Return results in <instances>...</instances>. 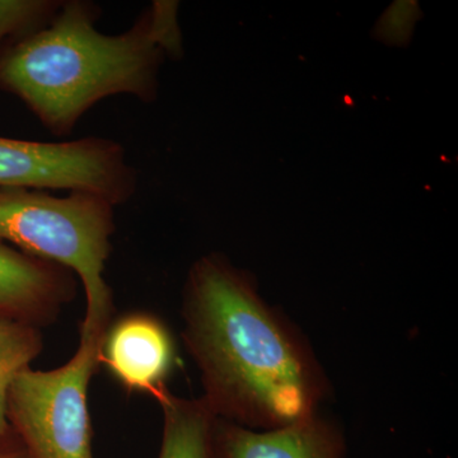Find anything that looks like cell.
<instances>
[{
	"instance_id": "obj_1",
	"label": "cell",
	"mask_w": 458,
	"mask_h": 458,
	"mask_svg": "<svg viewBox=\"0 0 458 458\" xmlns=\"http://www.w3.org/2000/svg\"><path fill=\"white\" fill-rule=\"evenodd\" d=\"M185 348L216 417L254 430L318 414L328 382L311 345L265 303L251 274L219 252L190 267L182 293Z\"/></svg>"
},
{
	"instance_id": "obj_2",
	"label": "cell",
	"mask_w": 458,
	"mask_h": 458,
	"mask_svg": "<svg viewBox=\"0 0 458 458\" xmlns=\"http://www.w3.org/2000/svg\"><path fill=\"white\" fill-rule=\"evenodd\" d=\"M99 17L95 3L63 2L49 25L0 55V90L20 98L55 137H69L111 96L144 104L158 98L165 56L150 35L148 8L120 35L99 32Z\"/></svg>"
},
{
	"instance_id": "obj_3",
	"label": "cell",
	"mask_w": 458,
	"mask_h": 458,
	"mask_svg": "<svg viewBox=\"0 0 458 458\" xmlns=\"http://www.w3.org/2000/svg\"><path fill=\"white\" fill-rule=\"evenodd\" d=\"M114 208L90 192L54 197L45 190L0 188V242L73 271L86 292V311H114L104 273L113 254Z\"/></svg>"
},
{
	"instance_id": "obj_4",
	"label": "cell",
	"mask_w": 458,
	"mask_h": 458,
	"mask_svg": "<svg viewBox=\"0 0 458 458\" xmlns=\"http://www.w3.org/2000/svg\"><path fill=\"white\" fill-rule=\"evenodd\" d=\"M113 313H87L80 346L59 369L21 372L8 391L7 420L30 458H93L89 388L101 367Z\"/></svg>"
},
{
	"instance_id": "obj_5",
	"label": "cell",
	"mask_w": 458,
	"mask_h": 458,
	"mask_svg": "<svg viewBox=\"0 0 458 458\" xmlns=\"http://www.w3.org/2000/svg\"><path fill=\"white\" fill-rule=\"evenodd\" d=\"M0 188L90 192L117 207L134 197L138 174L125 148L107 138L44 143L0 137Z\"/></svg>"
},
{
	"instance_id": "obj_6",
	"label": "cell",
	"mask_w": 458,
	"mask_h": 458,
	"mask_svg": "<svg viewBox=\"0 0 458 458\" xmlns=\"http://www.w3.org/2000/svg\"><path fill=\"white\" fill-rule=\"evenodd\" d=\"M99 358L126 393L153 399L167 388L179 363L171 328L156 313L140 310L111 319Z\"/></svg>"
},
{
	"instance_id": "obj_7",
	"label": "cell",
	"mask_w": 458,
	"mask_h": 458,
	"mask_svg": "<svg viewBox=\"0 0 458 458\" xmlns=\"http://www.w3.org/2000/svg\"><path fill=\"white\" fill-rule=\"evenodd\" d=\"M78 280L62 265L0 242V318L49 327L77 297Z\"/></svg>"
},
{
	"instance_id": "obj_8",
	"label": "cell",
	"mask_w": 458,
	"mask_h": 458,
	"mask_svg": "<svg viewBox=\"0 0 458 458\" xmlns=\"http://www.w3.org/2000/svg\"><path fill=\"white\" fill-rule=\"evenodd\" d=\"M213 445L214 458H346L342 430L318 414L271 430L216 418Z\"/></svg>"
},
{
	"instance_id": "obj_9",
	"label": "cell",
	"mask_w": 458,
	"mask_h": 458,
	"mask_svg": "<svg viewBox=\"0 0 458 458\" xmlns=\"http://www.w3.org/2000/svg\"><path fill=\"white\" fill-rule=\"evenodd\" d=\"M164 418L158 458H214L216 414L199 399H185L165 388L155 397Z\"/></svg>"
},
{
	"instance_id": "obj_10",
	"label": "cell",
	"mask_w": 458,
	"mask_h": 458,
	"mask_svg": "<svg viewBox=\"0 0 458 458\" xmlns=\"http://www.w3.org/2000/svg\"><path fill=\"white\" fill-rule=\"evenodd\" d=\"M44 349L42 328L0 318V443L12 433L7 420L8 391L14 379Z\"/></svg>"
},
{
	"instance_id": "obj_11",
	"label": "cell",
	"mask_w": 458,
	"mask_h": 458,
	"mask_svg": "<svg viewBox=\"0 0 458 458\" xmlns=\"http://www.w3.org/2000/svg\"><path fill=\"white\" fill-rule=\"evenodd\" d=\"M62 3L57 0H0V55L49 25Z\"/></svg>"
},
{
	"instance_id": "obj_12",
	"label": "cell",
	"mask_w": 458,
	"mask_h": 458,
	"mask_svg": "<svg viewBox=\"0 0 458 458\" xmlns=\"http://www.w3.org/2000/svg\"><path fill=\"white\" fill-rule=\"evenodd\" d=\"M421 17L423 12L418 2H394L379 17L372 36L388 47H408Z\"/></svg>"
},
{
	"instance_id": "obj_13",
	"label": "cell",
	"mask_w": 458,
	"mask_h": 458,
	"mask_svg": "<svg viewBox=\"0 0 458 458\" xmlns=\"http://www.w3.org/2000/svg\"><path fill=\"white\" fill-rule=\"evenodd\" d=\"M150 35L164 51L165 59L179 60L183 56L182 33L179 25V2L156 0L148 7Z\"/></svg>"
},
{
	"instance_id": "obj_14",
	"label": "cell",
	"mask_w": 458,
	"mask_h": 458,
	"mask_svg": "<svg viewBox=\"0 0 458 458\" xmlns=\"http://www.w3.org/2000/svg\"><path fill=\"white\" fill-rule=\"evenodd\" d=\"M0 458H30L16 434L12 432L0 443Z\"/></svg>"
}]
</instances>
